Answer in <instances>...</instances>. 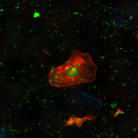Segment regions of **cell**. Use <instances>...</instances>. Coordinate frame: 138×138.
<instances>
[{"mask_svg": "<svg viewBox=\"0 0 138 138\" xmlns=\"http://www.w3.org/2000/svg\"><path fill=\"white\" fill-rule=\"evenodd\" d=\"M97 68L88 53L74 50L66 62L51 70L49 82L58 87L91 83L95 79Z\"/></svg>", "mask_w": 138, "mask_h": 138, "instance_id": "cell-1", "label": "cell"}, {"mask_svg": "<svg viewBox=\"0 0 138 138\" xmlns=\"http://www.w3.org/2000/svg\"><path fill=\"white\" fill-rule=\"evenodd\" d=\"M73 121V124H75L79 127H80L83 123L87 120H93L95 119V117L90 114L82 118H76L75 116H72Z\"/></svg>", "mask_w": 138, "mask_h": 138, "instance_id": "cell-2", "label": "cell"}, {"mask_svg": "<svg viewBox=\"0 0 138 138\" xmlns=\"http://www.w3.org/2000/svg\"><path fill=\"white\" fill-rule=\"evenodd\" d=\"M65 122L66 123V126L73 125V120L72 116L70 117L68 121Z\"/></svg>", "mask_w": 138, "mask_h": 138, "instance_id": "cell-3", "label": "cell"}, {"mask_svg": "<svg viewBox=\"0 0 138 138\" xmlns=\"http://www.w3.org/2000/svg\"><path fill=\"white\" fill-rule=\"evenodd\" d=\"M137 38L138 39V33H137Z\"/></svg>", "mask_w": 138, "mask_h": 138, "instance_id": "cell-4", "label": "cell"}]
</instances>
